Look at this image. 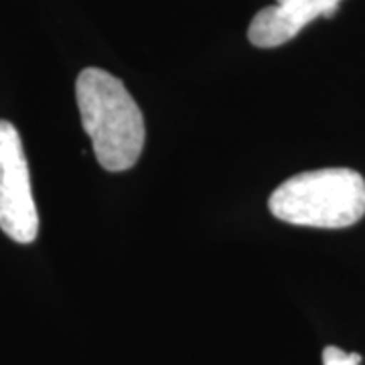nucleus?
<instances>
[{"mask_svg":"<svg viewBox=\"0 0 365 365\" xmlns=\"http://www.w3.org/2000/svg\"><path fill=\"white\" fill-rule=\"evenodd\" d=\"M268 209L280 222L341 230L365 215V181L351 169L299 173L274 189Z\"/></svg>","mask_w":365,"mask_h":365,"instance_id":"f03ea898","label":"nucleus"},{"mask_svg":"<svg viewBox=\"0 0 365 365\" xmlns=\"http://www.w3.org/2000/svg\"><path fill=\"white\" fill-rule=\"evenodd\" d=\"M341 0H276L256 13L248 29L254 47L272 49L294 39L300 31L319 16L331 19L337 13Z\"/></svg>","mask_w":365,"mask_h":365,"instance_id":"20e7f679","label":"nucleus"},{"mask_svg":"<svg viewBox=\"0 0 365 365\" xmlns=\"http://www.w3.org/2000/svg\"><path fill=\"white\" fill-rule=\"evenodd\" d=\"M361 355L357 353H345L341 347L329 345L323 351V365H359Z\"/></svg>","mask_w":365,"mask_h":365,"instance_id":"39448f33","label":"nucleus"},{"mask_svg":"<svg viewBox=\"0 0 365 365\" xmlns=\"http://www.w3.org/2000/svg\"><path fill=\"white\" fill-rule=\"evenodd\" d=\"M0 230L16 244H31L39 234L23 140L6 120H0Z\"/></svg>","mask_w":365,"mask_h":365,"instance_id":"7ed1b4c3","label":"nucleus"},{"mask_svg":"<svg viewBox=\"0 0 365 365\" xmlns=\"http://www.w3.org/2000/svg\"><path fill=\"white\" fill-rule=\"evenodd\" d=\"M76 98L98 163L112 173L132 169L143 155L146 128L126 86L104 69L88 67L78 76Z\"/></svg>","mask_w":365,"mask_h":365,"instance_id":"f257e3e1","label":"nucleus"}]
</instances>
